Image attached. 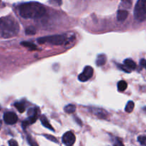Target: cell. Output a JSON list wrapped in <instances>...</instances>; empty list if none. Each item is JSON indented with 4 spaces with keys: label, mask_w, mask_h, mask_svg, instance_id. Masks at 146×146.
Masks as SVG:
<instances>
[{
    "label": "cell",
    "mask_w": 146,
    "mask_h": 146,
    "mask_svg": "<svg viewBox=\"0 0 146 146\" xmlns=\"http://www.w3.org/2000/svg\"><path fill=\"white\" fill-rule=\"evenodd\" d=\"M20 16L24 19H37L44 15L46 9L42 4L35 1L21 4L18 7Z\"/></svg>",
    "instance_id": "obj_1"
},
{
    "label": "cell",
    "mask_w": 146,
    "mask_h": 146,
    "mask_svg": "<svg viewBox=\"0 0 146 146\" xmlns=\"http://www.w3.org/2000/svg\"><path fill=\"white\" fill-rule=\"evenodd\" d=\"M19 25L17 20L11 16L0 18V34L4 38H11L17 35Z\"/></svg>",
    "instance_id": "obj_2"
},
{
    "label": "cell",
    "mask_w": 146,
    "mask_h": 146,
    "mask_svg": "<svg viewBox=\"0 0 146 146\" xmlns=\"http://www.w3.org/2000/svg\"><path fill=\"white\" fill-rule=\"evenodd\" d=\"M67 39H68V37L66 34H59V35L41 37L37 39V42L41 44L48 43V44H52V45H62V44L67 42Z\"/></svg>",
    "instance_id": "obj_3"
},
{
    "label": "cell",
    "mask_w": 146,
    "mask_h": 146,
    "mask_svg": "<svg viewBox=\"0 0 146 146\" xmlns=\"http://www.w3.org/2000/svg\"><path fill=\"white\" fill-rule=\"evenodd\" d=\"M134 17L137 21H146V0H137L134 9Z\"/></svg>",
    "instance_id": "obj_4"
},
{
    "label": "cell",
    "mask_w": 146,
    "mask_h": 146,
    "mask_svg": "<svg viewBox=\"0 0 146 146\" xmlns=\"http://www.w3.org/2000/svg\"><path fill=\"white\" fill-rule=\"evenodd\" d=\"M93 72H94L93 68L90 66H87L84 68L82 73L78 76V80L82 82H85V81H88L93 76Z\"/></svg>",
    "instance_id": "obj_5"
},
{
    "label": "cell",
    "mask_w": 146,
    "mask_h": 146,
    "mask_svg": "<svg viewBox=\"0 0 146 146\" xmlns=\"http://www.w3.org/2000/svg\"><path fill=\"white\" fill-rule=\"evenodd\" d=\"M76 138L74 134L71 131L65 133L62 136V142L64 145L67 146H71L74 145L75 143Z\"/></svg>",
    "instance_id": "obj_6"
},
{
    "label": "cell",
    "mask_w": 146,
    "mask_h": 146,
    "mask_svg": "<svg viewBox=\"0 0 146 146\" xmlns=\"http://www.w3.org/2000/svg\"><path fill=\"white\" fill-rule=\"evenodd\" d=\"M17 115L13 112H7L4 114V121L8 125H13L17 122Z\"/></svg>",
    "instance_id": "obj_7"
},
{
    "label": "cell",
    "mask_w": 146,
    "mask_h": 146,
    "mask_svg": "<svg viewBox=\"0 0 146 146\" xmlns=\"http://www.w3.org/2000/svg\"><path fill=\"white\" fill-rule=\"evenodd\" d=\"M29 123H33L35 122L38 117V111L36 108H30L28 111Z\"/></svg>",
    "instance_id": "obj_8"
},
{
    "label": "cell",
    "mask_w": 146,
    "mask_h": 146,
    "mask_svg": "<svg viewBox=\"0 0 146 146\" xmlns=\"http://www.w3.org/2000/svg\"><path fill=\"white\" fill-rule=\"evenodd\" d=\"M128 12L126 10H119L117 14V19L119 21H123L127 19Z\"/></svg>",
    "instance_id": "obj_9"
},
{
    "label": "cell",
    "mask_w": 146,
    "mask_h": 146,
    "mask_svg": "<svg viewBox=\"0 0 146 146\" xmlns=\"http://www.w3.org/2000/svg\"><path fill=\"white\" fill-rule=\"evenodd\" d=\"M124 65L130 70H134L136 68V64L131 58H127L124 61Z\"/></svg>",
    "instance_id": "obj_10"
},
{
    "label": "cell",
    "mask_w": 146,
    "mask_h": 146,
    "mask_svg": "<svg viewBox=\"0 0 146 146\" xmlns=\"http://www.w3.org/2000/svg\"><path fill=\"white\" fill-rule=\"evenodd\" d=\"M107 61V57L104 54H100V55L97 56V60H96V64H97L98 66H102L104 65Z\"/></svg>",
    "instance_id": "obj_11"
},
{
    "label": "cell",
    "mask_w": 146,
    "mask_h": 146,
    "mask_svg": "<svg viewBox=\"0 0 146 146\" xmlns=\"http://www.w3.org/2000/svg\"><path fill=\"white\" fill-rule=\"evenodd\" d=\"M40 121H41V123H42V125H44L45 128H48V129L51 130V131H54V128H53V127L50 125V122L48 121L47 118H46L45 115H42V117L40 118Z\"/></svg>",
    "instance_id": "obj_12"
},
{
    "label": "cell",
    "mask_w": 146,
    "mask_h": 146,
    "mask_svg": "<svg viewBox=\"0 0 146 146\" xmlns=\"http://www.w3.org/2000/svg\"><path fill=\"white\" fill-rule=\"evenodd\" d=\"M64 111L67 113H73L76 111V106L73 104H69L64 107Z\"/></svg>",
    "instance_id": "obj_13"
},
{
    "label": "cell",
    "mask_w": 146,
    "mask_h": 146,
    "mask_svg": "<svg viewBox=\"0 0 146 146\" xmlns=\"http://www.w3.org/2000/svg\"><path fill=\"white\" fill-rule=\"evenodd\" d=\"M21 44L22 46H24L28 48L30 50H37V46H36L35 44H32V43L31 42H29V41H22V42L21 43Z\"/></svg>",
    "instance_id": "obj_14"
},
{
    "label": "cell",
    "mask_w": 146,
    "mask_h": 146,
    "mask_svg": "<svg viewBox=\"0 0 146 146\" xmlns=\"http://www.w3.org/2000/svg\"><path fill=\"white\" fill-rule=\"evenodd\" d=\"M127 87V84L125 81H119L117 84V89L119 91H124Z\"/></svg>",
    "instance_id": "obj_15"
},
{
    "label": "cell",
    "mask_w": 146,
    "mask_h": 146,
    "mask_svg": "<svg viewBox=\"0 0 146 146\" xmlns=\"http://www.w3.org/2000/svg\"><path fill=\"white\" fill-rule=\"evenodd\" d=\"M134 107H135L134 102L132 101H128V103H127V105H126L125 108V112L127 113H131L132 111H133V109H134Z\"/></svg>",
    "instance_id": "obj_16"
},
{
    "label": "cell",
    "mask_w": 146,
    "mask_h": 146,
    "mask_svg": "<svg viewBox=\"0 0 146 146\" xmlns=\"http://www.w3.org/2000/svg\"><path fill=\"white\" fill-rule=\"evenodd\" d=\"M14 106L19 111V113H23L24 111H25V106L23 103L19 102V103H16L14 104Z\"/></svg>",
    "instance_id": "obj_17"
},
{
    "label": "cell",
    "mask_w": 146,
    "mask_h": 146,
    "mask_svg": "<svg viewBox=\"0 0 146 146\" xmlns=\"http://www.w3.org/2000/svg\"><path fill=\"white\" fill-rule=\"evenodd\" d=\"M121 4L125 8H130L132 5V0H121Z\"/></svg>",
    "instance_id": "obj_18"
},
{
    "label": "cell",
    "mask_w": 146,
    "mask_h": 146,
    "mask_svg": "<svg viewBox=\"0 0 146 146\" xmlns=\"http://www.w3.org/2000/svg\"><path fill=\"white\" fill-rule=\"evenodd\" d=\"M25 32H26V34H27V35H33V34H35L36 30L34 27H28L27 29H26Z\"/></svg>",
    "instance_id": "obj_19"
},
{
    "label": "cell",
    "mask_w": 146,
    "mask_h": 146,
    "mask_svg": "<svg viewBox=\"0 0 146 146\" xmlns=\"http://www.w3.org/2000/svg\"><path fill=\"white\" fill-rule=\"evenodd\" d=\"M137 140H138V142L140 143L141 145H146V135H141V136H139Z\"/></svg>",
    "instance_id": "obj_20"
},
{
    "label": "cell",
    "mask_w": 146,
    "mask_h": 146,
    "mask_svg": "<svg viewBox=\"0 0 146 146\" xmlns=\"http://www.w3.org/2000/svg\"><path fill=\"white\" fill-rule=\"evenodd\" d=\"M49 2L52 4V5L57 6V7H60L62 4V0H49Z\"/></svg>",
    "instance_id": "obj_21"
},
{
    "label": "cell",
    "mask_w": 146,
    "mask_h": 146,
    "mask_svg": "<svg viewBox=\"0 0 146 146\" xmlns=\"http://www.w3.org/2000/svg\"><path fill=\"white\" fill-rule=\"evenodd\" d=\"M118 67L120 69L123 70V71H124L126 73H130V71H131V70L129 69V68H127V66H125V65H118Z\"/></svg>",
    "instance_id": "obj_22"
},
{
    "label": "cell",
    "mask_w": 146,
    "mask_h": 146,
    "mask_svg": "<svg viewBox=\"0 0 146 146\" xmlns=\"http://www.w3.org/2000/svg\"><path fill=\"white\" fill-rule=\"evenodd\" d=\"M44 136H45L46 138H47V139L50 140V141H53V142H54V143H58V142H57V138H54V137L52 136V135H44Z\"/></svg>",
    "instance_id": "obj_23"
},
{
    "label": "cell",
    "mask_w": 146,
    "mask_h": 146,
    "mask_svg": "<svg viewBox=\"0 0 146 146\" xmlns=\"http://www.w3.org/2000/svg\"><path fill=\"white\" fill-rule=\"evenodd\" d=\"M9 145L11 146H16L18 145V143H17V141H14V140H11V141H9Z\"/></svg>",
    "instance_id": "obj_24"
},
{
    "label": "cell",
    "mask_w": 146,
    "mask_h": 146,
    "mask_svg": "<svg viewBox=\"0 0 146 146\" xmlns=\"http://www.w3.org/2000/svg\"><path fill=\"white\" fill-rule=\"evenodd\" d=\"M140 65H141L142 66L144 67L145 68H146V60L145 59L140 60Z\"/></svg>",
    "instance_id": "obj_25"
},
{
    "label": "cell",
    "mask_w": 146,
    "mask_h": 146,
    "mask_svg": "<svg viewBox=\"0 0 146 146\" xmlns=\"http://www.w3.org/2000/svg\"><path fill=\"white\" fill-rule=\"evenodd\" d=\"M1 125H2V122H1V121L0 120V129H1Z\"/></svg>",
    "instance_id": "obj_26"
},
{
    "label": "cell",
    "mask_w": 146,
    "mask_h": 146,
    "mask_svg": "<svg viewBox=\"0 0 146 146\" xmlns=\"http://www.w3.org/2000/svg\"><path fill=\"white\" fill-rule=\"evenodd\" d=\"M143 110H144V111H145V112H146V107H145V108H143Z\"/></svg>",
    "instance_id": "obj_27"
},
{
    "label": "cell",
    "mask_w": 146,
    "mask_h": 146,
    "mask_svg": "<svg viewBox=\"0 0 146 146\" xmlns=\"http://www.w3.org/2000/svg\"><path fill=\"white\" fill-rule=\"evenodd\" d=\"M0 109H1V106H0Z\"/></svg>",
    "instance_id": "obj_28"
},
{
    "label": "cell",
    "mask_w": 146,
    "mask_h": 146,
    "mask_svg": "<svg viewBox=\"0 0 146 146\" xmlns=\"http://www.w3.org/2000/svg\"><path fill=\"white\" fill-rule=\"evenodd\" d=\"M0 3H1V0H0Z\"/></svg>",
    "instance_id": "obj_29"
}]
</instances>
